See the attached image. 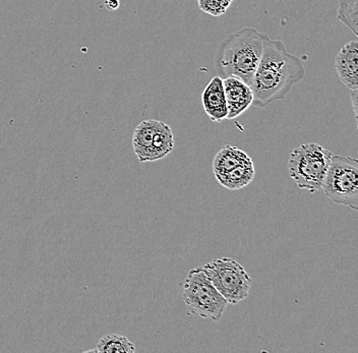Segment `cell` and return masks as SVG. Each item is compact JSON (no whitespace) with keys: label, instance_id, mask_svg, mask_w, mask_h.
I'll list each match as a JSON object with an SVG mask.
<instances>
[{"label":"cell","instance_id":"obj_1","mask_svg":"<svg viewBox=\"0 0 358 353\" xmlns=\"http://www.w3.org/2000/svg\"><path fill=\"white\" fill-rule=\"evenodd\" d=\"M304 77L306 69L301 58L290 55L281 40L268 39L250 85L252 106L265 108L271 103L283 100Z\"/></svg>","mask_w":358,"mask_h":353},{"label":"cell","instance_id":"obj_2","mask_svg":"<svg viewBox=\"0 0 358 353\" xmlns=\"http://www.w3.org/2000/svg\"><path fill=\"white\" fill-rule=\"evenodd\" d=\"M265 33L255 28H245L227 36L221 42L214 60V69L221 79L235 77L250 87L263 55Z\"/></svg>","mask_w":358,"mask_h":353},{"label":"cell","instance_id":"obj_3","mask_svg":"<svg viewBox=\"0 0 358 353\" xmlns=\"http://www.w3.org/2000/svg\"><path fill=\"white\" fill-rule=\"evenodd\" d=\"M333 154L315 143H306L293 150L288 161L290 178L301 189L317 193L323 189Z\"/></svg>","mask_w":358,"mask_h":353},{"label":"cell","instance_id":"obj_4","mask_svg":"<svg viewBox=\"0 0 358 353\" xmlns=\"http://www.w3.org/2000/svg\"><path fill=\"white\" fill-rule=\"evenodd\" d=\"M182 297L192 315L218 322L222 318L227 301L215 288L203 268L190 270L182 284Z\"/></svg>","mask_w":358,"mask_h":353},{"label":"cell","instance_id":"obj_5","mask_svg":"<svg viewBox=\"0 0 358 353\" xmlns=\"http://www.w3.org/2000/svg\"><path fill=\"white\" fill-rule=\"evenodd\" d=\"M322 189L336 204L358 212V159L333 155Z\"/></svg>","mask_w":358,"mask_h":353},{"label":"cell","instance_id":"obj_6","mask_svg":"<svg viewBox=\"0 0 358 353\" xmlns=\"http://www.w3.org/2000/svg\"><path fill=\"white\" fill-rule=\"evenodd\" d=\"M212 284L222 294L228 305H237L248 298L252 279L245 268L231 258H221L203 266Z\"/></svg>","mask_w":358,"mask_h":353},{"label":"cell","instance_id":"obj_7","mask_svg":"<svg viewBox=\"0 0 358 353\" xmlns=\"http://www.w3.org/2000/svg\"><path fill=\"white\" fill-rule=\"evenodd\" d=\"M224 93L227 103V120L238 117L252 105V88L235 77L223 79Z\"/></svg>","mask_w":358,"mask_h":353},{"label":"cell","instance_id":"obj_8","mask_svg":"<svg viewBox=\"0 0 358 353\" xmlns=\"http://www.w3.org/2000/svg\"><path fill=\"white\" fill-rule=\"evenodd\" d=\"M338 77L350 91L358 89V41L345 44L335 58Z\"/></svg>","mask_w":358,"mask_h":353},{"label":"cell","instance_id":"obj_9","mask_svg":"<svg viewBox=\"0 0 358 353\" xmlns=\"http://www.w3.org/2000/svg\"><path fill=\"white\" fill-rule=\"evenodd\" d=\"M203 110L214 122L227 120L228 109L224 93L223 80L214 77L201 94Z\"/></svg>","mask_w":358,"mask_h":353},{"label":"cell","instance_id":"obj_10","mask_svg":"<svg viewBox=\"0 0 358 353\" xmlns=\"http://www.w3.org/2000/svg\"><path fill=\"white\" fill-rule=\"evenodd\" d=\"M160 122L154 120H144L138 124L133 135V148L140 162H149L150 151L154 136Z\"/></svg>","mask_w":358,"mask_h":353},{"label":"cell","instance_id":"obj_11","mask_svg":"<svg viewBox=\"0 0 358 353\" xmlns=\"http://www.w3.org/2000/svg\"><path fill=\"white\" fill-rule=\"evenodd\" d=\"M252 160L243 150L226 145L215 156L213 160V173L214 175L226 173L239 165L252 163Z\"/></svg>","mask_w":358,"mask_h":353},{"label":"cell","instance_id":"obj_12","mask_svg":"<svg viewBox=\"0 0 358 353\" xmlns=\"http://www.w3.org/2000/svg\"><path fill=\"white\" fill-rule=\"evenodd\" d=\"M256 175L254 162L239 165L226 173L215 175L217 182L225 189L237 191L243 189L254 180Z\"/></svg>","mask_w":358,"mask_h":353},{"label":"cell","instance_id":"obj_13","mask_svg":"<svg viewBox=\"0 0 358 353\" xmlns=\"http://www.w3.org/2000/svg\"><path fill=\"white\" fill-rule=\"evenodd\" d=\"M174 148V137L171 127L160 122L150 151L149 162L161 160L169 155Z\"/></svg>","mask_w":358,"mask_h":353},{"label":"cell","instance_id":"obj_14","mask_svg":"<svg viewBox=\"0 0 358 353\" xmlns=\"http://www.w3.org/2000/svg\"><path fill=\"white\" fill-rule=\"evenodd\" d=\"M93 352L99 353H134L136 346L133 342L122 335L107 334L103 336L96 345Z\"/></svg>","mask_w":358,"mask_h":353},{"label":"cell","instance_id":"obj_15","mask_svg":"<svg viewBox=\"0 0 358 353\" xmlns=\"http://www.w3.org/2000/svg\"><path fill=\"white\" fill-rule=\"evenodd\" d=\"M338 20L358 37V0H338Z\"/></svg>","mask_w":358,"mask_h":353},{"label":"cell","instance_id":"obj_16","mask_svg":"<svg viewBox=\"0 0 358 353\" xmlns=\"http://www.w3.org/2000/svg\"><path fill=\"white\" fill-rule=\"evenodd\" d=\"M234 0H198L199 8L213 17H219L227 12Z\"/></svg>","mask_w":358,"mask_h":353},{"label":"cell","instance_id":"obj_17","mask_svg":"<svg viewBox=\"0 0 358 353\" xmlns=\"http://www.w3.org/2000/svg\"><path fill=\"white\" fill-rule=\"evenodd\" d=\"M350 98L351 103H352L353 113H355V122H357L358 131V89L357 90L351 91Z\"/></svg>","mask_w":358,"mask_h":353},{"label":"cell","instance_id":"obj_18","mask_svg":"<svg viewBox=\"0 0 358 353\" xmlns=\"http://www.w3.org/2000/svg\"><path fill=\"white\" fill-rule=\"evenodd\" d=\"M105 8L109 10H116L120 6V0H105Z\"/></svg>","mask_w":358,"mask_h":353}]
</instances>
